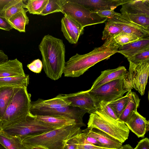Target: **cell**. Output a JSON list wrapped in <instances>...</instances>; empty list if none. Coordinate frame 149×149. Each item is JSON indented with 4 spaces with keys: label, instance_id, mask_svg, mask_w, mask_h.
<instances>
[{
    "label": "cell",
    "instance_id": "cell-1",
    "mask_svg": "<svg viewBox=\"0 0 149 149\" xmlns=\"http://www.w3.org/2000/svg\"><path fill=\"white\" fill-rule=\"evenodd\" d=\"M120 45L113 37L105 40L101 46L83 55L76 53L65 62L63 72L66 77H77L98 62L107 59L117 52Z\"/></svg>",
    "mask_w": 149,
    "mask_h": 149
},
{
    "label": "cell",
    "instance_id": "cell-2",
    "mask_svg": "<svg viewBox=\"0 0 149 149\" xmlns=\"http://www.w3.org/2000/svg\"><path fill=\"white\" fill-rule=\"evenodd\" d=\"M42 67L47 76L53 80L61 78L65 67V46L63 40L48 34L38 46Z\"/></svg>",
    "mask_w": 149,
    "mask_h": 149
},
{
    "label": "cell",
    "instance_id": "cell-3",
    "mask_svg": "<svg viewBox=\"0 0 149 149\" xmlns=\"http://www.w3.org/2000/svg\"><path fill=\"white\" fill-rule=\"evenodd\" d=\"M82 127L77 124L65 126L39 135L26 137L22 143L26 146H41L48 149H65L67 141L81 132Z\"/></svg>",
    "mask_w": 149,
    "mask_h": 149
},
{
    "label": "cell",
    "instance_id": "cell-4",
    "mask_svg": "<svg viewBox=\"0 0 149 149\" xmlns=\"http://www.w3.org/2000/svg\"><path fill=\"white\" fill-rule=\"evenodd\" d=\"M31 95L27 87L16 88L9 105L1 120L0 129L27 116L30 113Z\"/></svg>",
    "mask_w": 149,
    "mask_h": 149
},
{
    "label": "cell",
    "instance_id": "cell-5",
    "mask_svg": "<svg viewBox=\"0 0 149 149\" xmlns=\"http://www.w3.org/2000/svg\"><path fill=\"white\" fill-rule=\"evenodd\" d=\"M88 127L99 130L123 143L128 137L130 130L126 124L115 120L98 109L90 114Z\"/></svg>",
    "mask_w": 149,
    "mask_h": 149
},
{
    "label": "cell",
    "instance_id": "cell-6",
    "mask_svg": "<svg viewBox=\"0 0 149 149\" xmlns=\"http://www.w3.org/2000/svg\"><path fill=\"white\" fill-rule=\"evenodd\" d=\"M55 128L38 120L30 112L26 116L0 129L5 133L24 138L39 135Z\"/></svg>",
    "mask_w": 149,
    "mask_h": 149
},
{
    "label": "cell",
    "instance_id": "cell-7",
    "mask_svg": "<svg viewBox=\"0 0 149 149\" xmlns=\"http://www.w3.org/2000/svg\"><path fill=\"white\" fill-rule=\"evenodd\" d=\"M133 88L128 73L123 78L106 83L93 90H88L90 94L100 102L102 101L110 103L123 96Z\"/></svg>",
    "mask_w": 149,
    "mask_h": 149
},
{
    "label": "cell",
    "instance_id": "cell-8",
    "mask_svg": "<svg viewBox=\"0 0 149 149\" xmlns=\"http://www.w3.org/2000/svg\"><path fill=\"white\" fill-rule=\"evenodd\" d=\"M62 13L71 17L84 28L86 26L104 23L107 19L100 16L96 13L71 0H65Z\"/></svg>",
    "mask_w": 149,
    "mask_h": 149
},
{
    "label": "cell",
    "instance_id": "cell-9",
    "mask_svg": "<svg viewBox=\"0 0 149 149\" xmlns=\"http://www.w3.org/2000/svg\"><path fill=\"white\" fill-rule=\"evenodd\" d=\"M129 62L128 72L133 88L143 96L145 93L149 74V61L138 63Z\"/></svg>",
    "mask_w": 149,
    "mask_h": 149
},
{
    "label": "cell",
    "instance_id": "cell-10",
    "mask_svg": "<svg viewBox=\"0 0 149 149\" xmlns=\"http://www.w3.org/2000/svg\"><path fill=\"white\" fill-rule=\"evenodd\" d=\"M88 110L79 107L69 105L56 109H45L30 111L33 115L56 116H64L75 120L78 124L85 126L83 121L84 114Z\"/></svg>",
    "mask_w": 149,
    "mask_h": 149
},
{
    "label": "cell",
    "instance_id": "cell-11",
    "mask_svg": "<svg viewBox=\"0 0 149 149\" xmlns=\"http://www.w3.org/2000/svg\"><path fill=\"white\" fill-rule=\"evenodd\" d=\"M62 95L71 103L70 105L87 109L90 114L98 109L99 102L90 94L88 90Z\"/></svg>",
    "mask_w": 149,
    "mask_h": 149
},
{
    "label": "cell",
    "instance_id": "cell-12",
    "mask_svg": "<svg viewBox=\"0 0 149 149\" xmlns=\"http://www.w3.org/2000/svg\"><path fill=\"white\" fill-rule=\"evenodd\" d=\"M61 29L65 38L70 44H75L84 33V28L68 15L64 14L61 21Z\"/></svg>",
    "mask_w": 149,
    "mask_h": 149
},
{
    "label": "cell",
    "instance_id": "cell-13",
    "mask_svg": "<svg viewBox=\"0 0 149 149\" xmlns=\"http://www.w3.org/2000/svg\"><path fill=\"white\" fill-rule=\"evenodd\" d=\"M128 0H71L93 12L102 10H114Z\"/></svg>",
    "mask_w": 149,
    "mask_h": 149
},
{
    "label": "cell",
    "instance_id": "cell-14",
    "mask_svg": "<svg viewBox=\"0 0 149 149\" xmlns=\"http://www.w3.org/2000/svg\"><path fill=\"white\" fill-rule=\"evenodd\" d=\"M107 21L117 24L122 29L123 32L134 34L141 39L149 38V30L128 21L120 16L108 18Z\"/></svg>",
    "mask_w": 149,
    "mask_h": 149
},
{
    "label": "cell",
    "instance_id": "cell-15",
    "mask_svg": "<svg viewBox=\"0 0 149 149\" xmlns=\"http://www.w3.org/2000/svg\"><path fill=\"white\" fill-rule=\"evenodd\" d=\"M125 124L138 137H143L149 130V121L137 111H134Z\"/></svg>",
    "mask_w": 149,
    "mask_h": 149
},
{
    "label": "cell",
    "instance_id": "cell-16",
    "mask_svg": "<svg viewBox=\"0 0 149 149\" xmlns=\"http://www.w3.org/2000/svg\"><path fill=\"white\" fill-rule=\"evenodd\" d=\"M125 68L120 66L117 68L108 69L101 72V74L93 82L89 89L93 90L111 81L124 77L127 74Z\"/></svg>",
    "mask_w": 149,
    "mask_h": 149
},
{
    "label": "cell",
    "instance_id": "cell-17",
    "mask_svg": "<svg viewBox=\"0 0 149 149\" xmlns=\"http://www.w3.org/2000/svg\"><path fill=\"white\" fill-rule=\"evenodd\" d=\"M82 132L95 138L104 147L118 149L122 146V143L97 129L87 127L86 129L82 130Z\"/></svg>",
    "mask_w": 149,
    "mask_h": 149
},
{
    "label": "cell",
    "instance_id": "cell-18",
    "mask_svg": "<svg viewBox=\"0 0 149 149\" xmlns=\"http://www.w3.org/2000/svg\"><path fill=\"white\" fill-rule=\"evenodd\" d=\"M71 103L65 99L62 94L49 100L39 98L35 101H31L30 111L45 109H56L70 105Z\"/></svg>",
    "mask_w": 149,
    "mask_h": 149
},
{
    "label": "cell",
    "instance_id": "cell-19",
    "mask_svg": "<svg viewBox=\"0 0 149 149\" xmlns=\"http://www.w3.org/2000/svg\"><path fill=\"white\" fill-rule=\"evenodd\" d=\"M121 5V13L149 16V0H128Z\"/></svg>",
    "mask_w": 149,
    "mask_h": 149
},
{
    "label": "cell",
    "instance_id": "cell-20",
    "mask_svg": "<svg viewBox=\"0 0 149 149\" xmlns=\"http://www.w3.org/2000/svg\"><path fill=\"white\" fill-rule=\"evenodd\" d=\"M26 75L22 63L17 58L0 64V78Z\"/></svg>",
    "mask_w": 149,
    "mask_h": 149
},
{
    "label": "cell",
    "instance_id": "cell-21",
    "mask_svg": "<svg viewBox=\"0 0 149 149\" xmlns=\"http://www.w3.org/2000/svg\"><path fill=\"white\" fill-rule=\"evenodd\" d=\"M148 48L149 38L140 39L120 45L118 48L117 52L122 54L127 58Z\"/></svg>",
    "mask_w": 149,
    "mask_h": 149
},
{
    "label": "cell",
    "instance_id": "cell-22",
    "mask_svg": "<svg viewBox=\"0 0 149 149\" xmlns=\"http://www.w3.org/2000/svg\"><path fill=\"white\" fill-rule=\"evenodd\" d=\"M34 116L39 120L56 129L67 125L79 124L75 120L64 116Z\"/></svg>",
    "mask_w": 149,
    "mask_h": 149
},
{
    "label": "cell",
    "instance_id": "cell-23",
    "mask_svg": "<svg viewBox=\"0 0 149 149\" xmlns=\"http://www.w3.org/2000/svg\"><path fill=\"white\" fill-rule=\"evenodd\" d=\"M27 11V10L23 8L8 20L13 28L20 32H25L26 25L29 22L26 14Z\"/></svg>",
    "mask_w": 149,
    "mask_h": 149
},
{
    "label": "cell",
    "instance_id": "cell-24",
    "mask_svg": "<svg viewBox=\"0 0 149 149\" xmlns=\"http://www.w3.org/2000/svg\"><path fill=\"white\" fill-rule=\"evenodd\" d=\"M29 75L9 77L0 78V87L13 88L27 87L29 83Z\"/></svg>",
    "mask_w": 149,
    "mask_h": 149
},
{
    "label": "cell",
    "instance_id": "cell-25",
    "mask_svg": "<svg viewBox=\"0 0 149 149\" xmlns=\"http://www.w3.org/2000/svg\"><path fill=\"white\" fill-rule=\"evenodd\" d=\"M16 88L0 87V120L5 113Z\"/></svg>",
    "mask_w": 149,
    "mask_h": 149
},
{
    "label": "cell",
    "instance_id": "cell-26",
    "mask_svg": "<svg viewBox=\"0 0 149 149\" xmlns=\"http://www.w3.org/2000/svg\"><path fill=\"white\" fill-rule=\"evenodd\" d=\"M22 141L19 137L11 135L0 130V143L6 149H22Z\"/></svg>",
    "mask_w": 149,
    "mask_h": 149
},
{
    "label": "cell",
    "instance_id": "cell-27",
    "mask_svg": "<svg viewBox=\"0 0 149 149\" xmlns=\"http://www.w3.org/2000/svg\"><path fill=\"white\" fill-rule=\"evenodd\" d=\"M140 100V99L136 93L132 91L130 99L119 117V120L125 123L132 113L137 111Z\"/></svg>",
    "mask_w": 149,
    "mask_h": 149
},
{
    "label": "cell",
    "instance_id": "cell-28",
    "mask_svg": "<svg viewBox=\"0 0 149 149\" xmlns=\"http://www.w3.org/2000/svg\"><path fill=\"white\" fill-rule=\"evenodd\" d=\"M26 4L22 0H10V2L0 12V15L7 20L13 15L26 8Z\"/></svg>",
    "mask_w": 149,
    "mask_h": 149
},
{
    "label": "cell",
    "instance_id": "cell-29",
    "mask_svg": "<svg viewBox=\"0 0 149 149\" xmlns=\"http://www.w3.org/2000/svg\"><path fill=\"white\" fill-rule=\"evenodd\" d=\"M120 16L128 21L149 30V16L121 13Z\"/></svg>",
    "mask_w": 149,
    "mask_h": 149
},
{
    "label": "cell",
    "instance_id": "cell-30",
    "mask_svg": "<svg viewBox=\"0 0 149 149\" xmlns=\"http://www.w3.org/2000/svg\"><path fill=\"white\" fill-rule=\"evenodd\" d=\"M132 92V90H130L125 96L109 104L118 118L130 100Z\"/></svg>",
    "mask_w": 149,
    "mask_h": 149
},
{
    "label": "cell",
    "instance_id": "cell-31",
    "mask_svg": "<svg viewBox=\"0 0 149 149\" xmlns=\"http://www.w3.org/2000/svg\"><path fill=\"white\" fill-rule=\"evenodd\" d=\"M105 23L102 37V40L110 39L123 32L121 28L113 22L107 21Z\"/></svg>",
    "mask_w": 149,
    "mask_h": 149
},
{
    "label": "cell",
    "instance_id": "cell-32",
    "mask_svg": "<svg viewBox=\"0 0 149 149\" xmlns=\"http://www.w3.org/2000/svg\"><path fill=\"white\" fill-rule=\"evenodd\" d=\"M48 1L49 0H29L26 4V8L30 14L40 15Z\"/></svg>",
    "mask_w": 149,
    "mask_h": 149
},
{
    "label": "cell",
    "instance_id": "cell-33",
    "mask_svg": "<svg viewBox=\"0 0 149 149\" xmlns=\"http://www.w3.org/2000/svg\"><path fill=\"white\" fill-rule=\"evenodd\" d=\"M65 0H49L48 2L40 14L45 16L55 13H62L64 4Z\"/></svg>",
    "mask_w": 149,
    "mask_h": 149
},
{
    "label": "cell",
    "instance_id": "cell-34",
    "mask_svg": "<svg viewBox=\"0 0 149 149\" xmlns=\"http://www.w3.org/2000/svg\"><path fill=\"white\" fill-rule=\"evenodd\" d=\"M113 38L116 42L120 45L142 39L134 34L123 32L115 36Z\"/></svg>",
    "mask_w": 149,
    "mask_h": 149
},
{
    "label": "cell",
    "instance_id": "cell-35",
    "mask_svg": "<svg viewBox=\"0 0 149 149\" xmlns=\"http://www.w3.org/2000/svg\"><path fill=\"white\" fill-rule=\"evenodd\" d=\"M77 136V149H113L96 146L89 143L86 140L82 132L78 134Z\"/></svg>",
    "mask_w": 149,
    "mask_h": 149
},
{
    "label": "cell",
    "instance_id": "cell-36",
    "mask_svg": "<svg viewBox=\"0 0 149 149\" xmlns=\"http://www.w3.org/2000/svg\"><path fill=\"white\" fill-rule=\"evenodd\" d=\"M129 62L138 63L149 61V48L127 58Z\"/></svg>",
    "mask_w": 149,
    "mask_h": 149
},
{
    "label": "cell",
    "instance_id": "cell-37",
    "mask_svg": "<svg viewBox=\"0 0 149 149\" xmlns=\"http://www.w3.org/2000/svg\"><path fill=\"white\" fill-rule=\"evenodd\" d=\"M109 103L103 101L99 103L98 109L102 110L106 114L111 118L117 120H119L114 112L109 105Z\"/></svg>",
    "mask_w": 149,
    "mask_h": 149
},
{
    "label": "cell",
    "instance_id": "cell-38",
    "mask_svg": "<svg viewBox=\"0 0 149 149\" xmlns=\"http://www.w3.org/2000/svg\"><path fill=\"white\" fill-rule=\"evenodd\" d=\"M27 67L31 71L37 73L41 72L42 68V61L39 59L33 61L27 65Z\"/></svg>",
    "mask_w": 149,
    "mask_h": 149
},
{
    "label": "cell",
    "instance_id": "cell-39",
    "mask_svg": "<svg viewBox=\"0 0 149 149\" xmlns=\"http://www.w3.org/2000/svg\"><path fill=\"white\" fill-rule=\"evenodd\" d=\"M101 17L109 18L121 15V13L116 12L114 10H107L97 11L95 12Z\"/></svg>",
    "mask_w": 149,
    "mask_h": 149
},
{
    "label": "cell",
    "instance_id": "cell-40",
    "mask_svg": "<svg viewBox=\"0 0 149 149\" xmlns=\"http://www.w3.org/2000/svg\"><path fill=\"white\" fill-rule=\"evenodd\" d=\"M77 134L67 141L65 147V149H77L78 143Z\"/></svg>",
    "mask_w": 149,
    "mask_h": 149
},
{
    "label": "cell",
    "instance_id": "cell-41",
    "mask_svg": "<svg viewBox=\"0 0 149 149\" xmlns=\"http://www.w3.org/2000/svg\"><path fill=\"white\" fill-rule=\"evenodd\" d=\"M12 29L8 20L0 15V29L9 31Z\"/></svg>",
    "mask_w": 149,
    "mask_h": 149
},
{
    "label": "cell",
    "instance_id": "cell-42",
    "mask_svg": "<svg viewBox=\"0 0 149 149\" xmlns=\"http://www.w3.org/2000/svg\"><path fill=\"white\" fill-rule=\"evenodd\" d=\"M136 149H149V140L146 138L141 140L136 147Z\"/></svg>",
    "mask_w": 149,
    "mask_h": 149
},
{
    "label": "cell",
    "instance_id": "cell-43",
    "mask_svg": "<svg viewBox=\"0 0 149 149\" xmlns=\"http://www.w3.org/2000/svg\"><path fill=\"white\" fill-rule=\"evenodd\" d=\"M82 132L83 133L88 143L95 146L104 147L95 138L88 135L84 132Z\"/></svg>",
    "mask_w": 149,
    "mask_h": 149
},
{
    "label": "cell",
    "instance_id": "cell-44",
    "mask_svg": "<svg viewBox=\"0 0 149 149\" xmlns=\"http://www.w3.org/2000/svg\"><path fill=\"white\" fill-rule=\"evenodd\" d=\"M8 57L3 50H0V64L5 62L8 60Z\"/></svg>",
    "mask_w": 149,
    "mask_h": 149
},
{
    "label": "cell",
    "instance_id": "cell-45",
    "mask_svg": "<svg viewBox=\"0 0 149 149\" xmlns=\"http://www.w3.org/2000/svg\"><path fill=\"white\" fill-rule=\"evenodd\" d=\"M10 0H0V12L10 2Z\"/></svg>",
    "mask_w": 149,
    "mask_h": 149
},
{
    "label": "cell",
    "instance_id": "cell-46",
    "mask_svg": "<svg viewBox=\"0 0 149 149\" xmlns=\"http://www.w3.org/2000/svg\"><path fill=\"white\" fill-rule=\"evenodd\" d=\"M26 146L31 148V149H48L47 148L41 146Z\"/></svg>",
    "mask_w": 149,
    "mask_h": 149
},
{
    "label": "cell",
    "instance_id": "cell-47",
    "mask_svg": "<svg viewBox=\"0 0 149 149\" xmlns=\"http://www.w3.org/2000/svg\"><path fill=\"white\" fill-rule=\"evenodd\" d=\"M132 147L129 144H127L122 146L120 148L118 149H133Z\"/></svg>",
    "mask_w": 149,
    "mask_h": 149
},
{
    "label": "cell",
    "instance_id": "cell-48",
    "mask_svg": "<svg viewBox=\"0 0 149 149\" xmlns=\"http://www.w3.org/2000/svg\"><path fill=\"white\" fill-rule=\"evenodd\" d=\"M22 149H31V148L27 147L23 144V146Z\"/></svg>",
    "mask_w": 149,
    "mask_h": 149
},
{
    "label": "cell",
    "instance_id": "cell-49",
    "mask_svg": "<svg viewBox=\"0 0 149 149\" xmlns=\"http://www.w3.org/2000/svg\"><path fill=\"white\" fill-rule=\"evenodd\" d=\"M0 149H6L0 143Z\"/></svg>",
    "mask_w": 149,
    "mask_h": 149
},
{
    "label": "cell",
    "instance_id": "cell-50",
    "mask_svg": "<svg viewBox=\"0 0 149 149\" xmlns=\"http://www.w3.org/2000/svg\"><path fill=\"white\" fill-rule=\"evenodd\" d=\"M133 149H136V148H134V149L133 148Z\"/></svg>",
    "mask_w": 149,
    "mask_h": 149
},
{
    "label": "cell",
    "instance_id": "cell-51",
    "mask_svg": "<svg viewBox=\"0 0 149 149\" xmlns=\"http://www.w3.org/2000/svg\"></svg>",
    "mask_w": 149,
    "mask_h": 149
}]
</instances>
